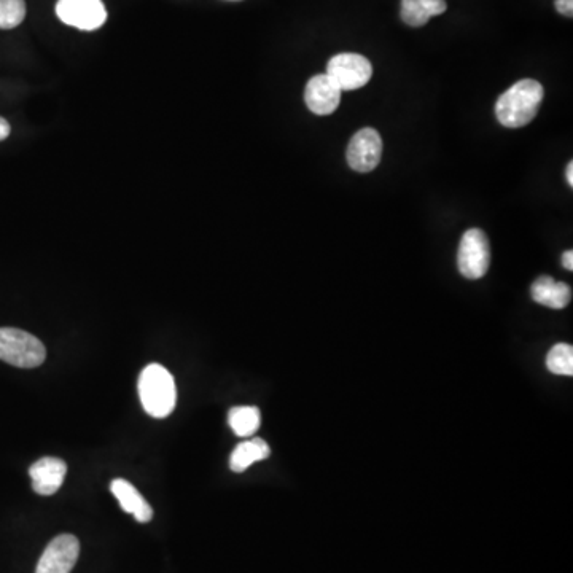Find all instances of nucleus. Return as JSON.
I'll use <instances>...</instances> for the list:
<instances>
[{"label": "nucleus", "mask_w": 573, "mask_h": 573, "mask_svg": "<svg viewBox=\"0 0 573 573\" xmlns=\"http://www.w3.org/2000/svg\"><path fill=\"white\" fill-rule=\"evenodd\" d=\"M543 96V86L531 78L515 83L497 101V120L507 128H523L529 125L537 117Z\"/></svg>", "instance_id": "nucleus-1"}, {"label": "nucleus", "mask_w": 573, "mask_h": 573, "mask_svg": "<svg viewBox=\"0 0 573 573\" xmlns=\"http://www.w3.org/2000/svg\"><path fill=\"white\" fill-rule=\"evenodd\" d=\"M137 387L142 406L152 418H168L176 408L177 390L174 376L160 363H152L142 370Z\"/></svg>", "instance_id": "nucleus-2"}, {"label": "nucleus", "mask_w": 573, "mask_h": 573, "mask_svg": "<svg viewBox=\"0 0 573 573\" xmlns=\"http://www.w3.org/2000/svg\"><path fill=\"white\" fill-rule=\"evenodd\" d=\"M42 341L20 328H0V360L18 368H36L45 362Z\"/></svg>", "instance_id": "nucleus-3"}, {"label": "nucleus", "mask_w": 573, "mask_h": 573, "mask_svg": "<svg viewBox=\"0 0 573 573\" xmlns=\"http://www.w3.org/2000/svg\"><path fill=\"white\" fill-rule=\"evenodd\" d=\"M489 265H491V247L488 236L478 228L468 230L462 236L457 252L460 274L467 279H481L488 273Z\"/></svg>", "instance_id": "nucleus-4"}, {"label": "nucleus", "mask_w": 573, "mask_h": 573, "mask_svg": "<svg viewBox=\"0 0 573 573\" xmlns=\"http://www.w3.org/2000/svg\"><path fill=\"white\" fill-rule=\"evenodd\" d=\"M327 75L341 91L359 90L373 77V66L365 56L341 53L328 61Z\"/></svg>", "instance_id": "nucleus-5"}, {"label": "nucleus", "mask_w": 573, "mask_h": 573, "mask_svg": "<svg viewBox=\"0 0 573 573\" xmlns=\"http://www.w3.org/2000/svg\"><path fill=\"white\" fill-rule=\"evenodd\" d=\"M56 15L67 26L82 31H96L107 20V10L102 0H59Z\"/></svg>", "instance_id": "nucleus-6"}, {"label": "nucleus", "mask_w": 573, "mask_h": 573, "mask_svg": "<svg viewBox=\"0 0 573 573\" xmlns=\"http://www.w3.org/2000/svg\"><path fill=\"white\" fill-rule=\"evenodd\" d=\"M80 556V542L71 534L58 535L48 543L36 573H71Z\"/></svg>", "instance_id": "nucleus-7"}, {"label": "nucleus", "mask_w": 573, "mask_h": 573, "mask_svg": "<svg viewBox=\"0 0 573 573\" xmlns=\"http://www.w3.org/2000/svg\"><path fill=\"white\" fill-rule=\"evenodd\" d=\"M382 156V139L373 128L360 129L347 147V163L354 171L370 172L378 166Z\"/></svg>", "instance_id": "nucleus-8"}, {"label": "nucleus", "mask_w": 573, "mask_h": 573, "mask_svg": "<svg viewBox=\"0 0 573 573\" xmlns=\"http://www.w3.org/2000/svg\"><path fill=\"white\" fill-rule=\"evenodd\" d=\"M305 102L312 114L332 115L340 107V86L327 74L316 75L306 85Z\"/></svg>", "instance_id": "nucleus-9"}, {"label": "nucleus", "mask_w": 573, "mask_h": 573, "mask_svg": "<svg viewBox=\"0 0 573 573\" xmlns=\"http://www.w3.org/2000/svg\"><path fill=\"white\" fill-rule=\"evenodd\" d=\"M67 465L58 457H42L29 468L32 488L39 496H53L63 486Z\"/></svg>", "instance_id": "nucleus-10"}, {"label": "nucleus", "mask_w": 573, "mask_h": 573, "mask_svg": "<svg viewBox=\"0 0 573 573\" xmlns=\"http://www.w3.org/2000/svg\"><path fill=\"white\" fill-rule=\"evenodd\" d=\"M110 491L117 497L121 508L129 515H133L139 523H149L150 519L153 518V510L149 502L129 481L117 478L110 484Z\"/></svg>", "instance_id": "nucleus-11"}, {"label": "nucleus", "mask_w": 573, "mask_h": 573, "mask_svg": "<svg viewBox=\"0 0 573 573\" xmlns=\"http://www.w3.org/2000/svg\"><path fill=\"white\" fill-rule=\"evenodd\" d=\"M532 300L538 305L551 309H564L572 300V289L564 282L554 281L553 277H538L531 287Z\"/></svg>", "instance_id": "nucleus-12"}, {"label": "nucleus", "mask_w": 573, "mask_h": 573, "mask_svg": "<svg viewBox=\"0 0 573 573\" xmlns=\"http://www.w3.org/2000/svg\"><path fill=\"white\" fill-rule=\"evenodd\" d=\"M445 0H402V20L408 26L421 28L429 23L433 16L443 15L446 12Z\"/></svg>", "instance_id": "nucleus-13"}, {"label": "nucleus", "mask_w": 573, "mask_h": 573, "mask_svg": "<svg viewBox=\"0 0 573 573\" xmlns=\"http://www.w3.org/2000/svg\"><path fill=\"white\" fill-rule=\"evenodd\" d=\"M271 454L268 443L262 438L244 441L241 445L236 446L230 457V467L233 472H246L247 468L252 467L255 462H262L268 459Z\"/></svg>", "instance_id": "nucleus-14"}, {"label": "nucleus", "mask_w": 573, "mask_h": 573, "mask_svg": "<svg viewBox=\"0 0 573 573\" xmlns=\"http://www.w3.org/2000/svg\"><path fill=\"white\" fill-rule=\"evenodd\" d=\"M228 424L238 437H252L262 425V414L257 406H236L228 413Z\"/></svg>", "instance_id": "nucleus-15"}, {"label": "nucleus", "mask_w": 573, "mask_h": 573, "mask_svg": "<svg viewBox=\"0 0 573 573\" xmlns=\"http://www.w3.org/2000/svg\"><path fill=\"white\" fill-rule=\"evenodd\" d=\"M546 367L551 373L559 376L573 375V347L570 344L559 343L551 347L546 355Z\"/></svg>", "instance_id": "nucleus-16"}, {"label": "nucleus", "mask_w": 573, "mask_h": 573, "mask_svg": "<svg viewBox=\"0 0 573 573\" xmlns=\"http://www.w3.org/2000/svg\"><path fill=\"white\" fill-rule=\"evenodd\" d=\"M26 18L24 0H0V29H13Z\"/></svg>", "instance_id": "nucleus-17"}, {"label": "nucleus", "mask_w": 573, "mask_h": 573, "mask_svg": "<svg viewBox=\"0 0 573 573\" xmlns=\"http://www.w3.org/2000/svg\"><path fill=\"white\" fill-rule=\"evenodd\" d=\"M556 8H558V12L561 13V15L572 18L573 0H556Z\"/></svg>", "instance_id": "nucleus-18"}, {"label": "nucleus", "mask_w": 573, "mask_h": 573, "mask_svg": "<svg viewBox=\"0 0 573 573\" xmlns=\"http://www.w3.org/2000/svg\"><path fill=\"white\" fill-rule=\"evenodd\" d=\"M8 136H10V125L7 120L0 117V141H4Z\"/></svg>", "instance_id": "nucleus-19"}, {"label": "nucleus", "mask_w": 573, "mask_h": 573, "mask_svg": "<svg viewBox=\"0 0 573 573\" xmlns=\"http://www.w3.org/2000/svg\"><path fill=\"white\" fill-rule=\"evenodd\" d=\"M562 265L564 268L573 271V252L572 250H567L566 254L562 255Z\"/></svg>", "instance_id": "nucleus-20"}, {"label": "nucleus", "mask_w": 573, "mask_h": 573, "mask_svg": "<svg viewBox=\"0 0 573 573\" xmlns=\"http://www.w3.org/2000/svg\"><path fill=\"white\" fill-rule=\"evenodd\" d=\"M566 176L570 187H573V163H569V166H567Z\"/></svg>", "instance_id": "nucleus-21"}]
</instances>
